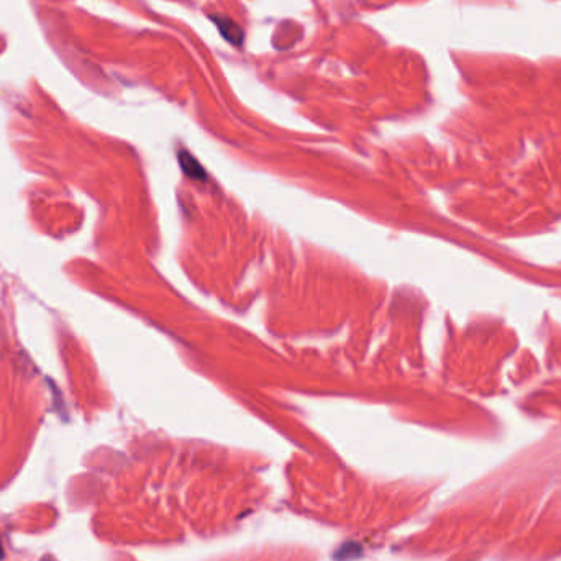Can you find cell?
Returning a JSON list of instances; mask_svg holds the SVG:
<instances>
[{"label":"cell","mask_w":561,"mask_h":561,"mask_svg":"<svg viewBox=\"0 0 561 561\" xmlns=\"http://www.w3.org/2000/svg\"><path fill=\"white\" fill-rule=\"evenodd\" d=\"M214 20L217 28L220 30V33L224 35V38L227 41H230L232 45H240L243 41V31L240 30V26H238L235 22H232L230 18L227 17H212Z\"/></svg>","instance_id":"cell-1"},{"label":"cell","mask_w":561,"mask_h":561,"mask_svg":"<svg viewBox=\"0 0 561 561\" xmlns=\"http://www.w3.org/2000/svg\"><path fill=\"white\" fill-rule=\"evenodd\" d=\"M4 557V552H2V543H0V558Z\"/></svg>","instance_id":"cell-2"}]
</instances>
